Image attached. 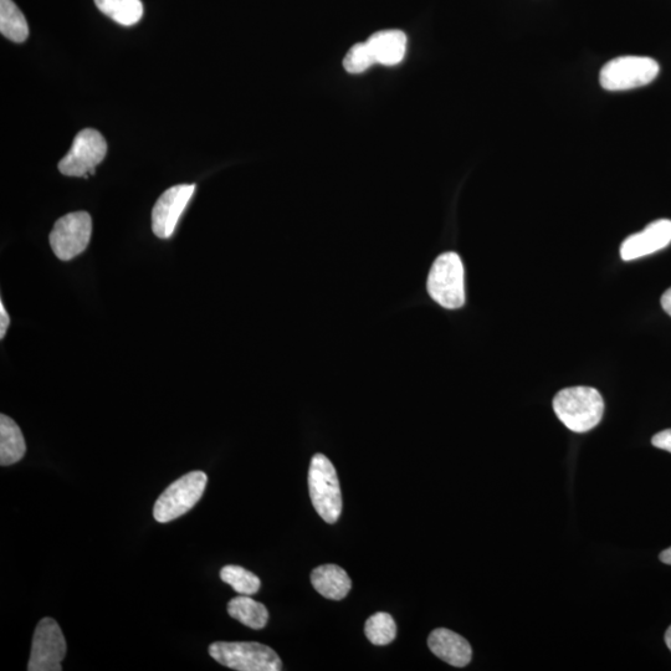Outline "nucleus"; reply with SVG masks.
<instances>
[{
	"mask_svg": "<svg viewBox=\"0 0 671 671\" xmlns=\"http://www.w3.org/2000/svg\"><path fill=\"white\" fill-rule=\"evenodd\" d=\"M553 411L572 432L586 433L601 422L604 401L596 388L570 387L553 398Z\"/></svg>",
	"mask_w": 671,
	"mask_h": 671,
	"instance_id": "1",
	"label": "nucleus"
},
{
	"mask_svg": "<svg viewBox=\"0 0 671 671\" xmlns=\"http://www.w3.org/2000/svg\"><path fill=\"white\" fill-rule=\"evenodd\" d=\"M428 293L444 309H460L465 304V271L457 253H445L434 261L428 276Z\"/></svg>",
	"mask_w": 671,
	"mask_h": 671,
	"instance_id": "2",
	"label": "nucleus"
},
{
	"mask_svg": "<svg viewBox=\"0 0 671 671\" xmlns=\"http://www.w3.org/2000/svg\"><path fill=\"white\" fill-rule=\"evenodd\" d=\"M312 505L327 524H335L342 512V494L335 466L325 455L316 454L309 469Z\"/></svg>",
	"mask_w": 671,
	"mask_h": 671,
	"instance_id": "3",
	"label": "nucleus"
},
{
	"mask_svg": "<svg viewBox=\"0 0 671 671\" xmlns=\"http://www.w3.org/2000/svg\"><path fill=\"white\" fill-rule=\"evenodd\" d=\"M209 654L219 664L239 671H279L283 663L268 645L255 642H218L210 645Z\"/></svg>",
	"mask_w": 671,
	"mask_h": 671,
	"instance_id": "4",
	"label": "nucleus"
},
{
	"mask_svg": "<svg viewBox=\"0 0 671 671\" xmlns=\"http://www.w3.org/2000/svg\"><path fill=\"white\" fill-rule=\"evenodd\" d=\"M208 483L203 471H191L169 485L153 507L157 522L167 524L187 514L201 500Z\"/></svg>",
	"mask_w": 671,
	"mask_h": 671,
	"instance_id": "5",
	"label": "nucleus"
},
{
	"mask_svg": "<svg viewBox=\"0 0 671 671\" xmlns=\"http://www.w3.org/2000/svg\"><path fill=\"white\" fill-rule=\"evenodd\" d=\"M659 70L657 61L647 56H621L603 66L599 83L608 91L637 89L652 83Z\"/></svg>",
	"mask_w": 671,
	"mask_h": 671,
	"instance_id": "6",
	"label": "nucleus"
},
{
	"mask_svg": "<svg viewBox=\"0 0 671 671\" xmlns=\"http://www.w3.org/2000/svg\"><path fill=\"white\" fill-rule=\"evenodd\" d=\"M107 153V143L104 136L94 128H86L76 135L63 160L59 162V171L68 177H89L95 173Z\"/></svg>",
	"mask_w": 671,
	"mask_h": 671,
	"instance_id": "7",
	"label": "nucleus"
},
{
	"mask_svg": "<svg viewBox=\"0 0 671 671\" xmlns=\"http://www.w3.org/2000/svg\"><path fill=\"white\" fill-rule=\"evenodd\" d=\"M92 220L89 213L75 212L61 217L50 233V245L55 256L69 261L84 253L90 243Z\"/></svg>",
	"mask_w": 671,
	"mask_h": 671,
	"instance_id": "8",
	"label": "nucleus"
},
{
	"mask_svg": "<svg viewBox=\"0 0 671 671\" xmlns=\"http://www.w3.org/2000/svg\"><path fill=\"white\" fill-rule=\"evenodd\" d=\"M66 655V640L58 622L44 618L35 629L29 671H60Z\"/></svg>",
	"mask_w": 671,
	"mask_h": 671,
	"instance_id": "9",
	"label": "nucleus"
},
{
	"mask_svg": "<svg viewBox=\"0 0 671 671\" xmlns=\"http://www.w3.org/2000/svg\"><path fill=\"white\" fill-rule=\"evenodd\" d=\"M196 192V184H178L162 194L152 210V230L156 237L168 239L177 228L189 202Z\"/></svg>",
	"mask_w": 671,
	"mask_h": 671,
	"instance_id": "10",
	"label": "nucleus"
},
{
	"mask_svg": "<svg viewBox=\"0 0 671 671\" xmlns=\"http://www.w3.org/2000/svg\"><path fill=\"white\" fill-rule=\"evenodd\" d=\"M671 243V220L660 219L649 224L643 232L630 235L621 247L624 261L643 258L667 248Z\"/></svg>",
	"mask_w": 671,
	"mask_h": 671,
	"instance_id": "11",
	"label": "nucleus"
},
{
	"mask_svg": "<svg viewBox=\"0 0 671 671\" xmlns=\"http://www.w3.org/2000/svg\"><path fill=\"white\" fill-rule=\"evenodd\" d=\"M428 645L434 655L453 667L464 668L473 657V650L468 640L449 629L433 630L429 635Z\"/></svg>",
	"mask_w": 671,
	"mask_h": 671,
	"instance_id": "12",
	"label": "nucleus"
},
{
	"mask_svg": "<svg viewBox=\"0 0 671 671\" xmlns=\"http://www.w3.org/2000/svg\"><path fill=\"white\" fill-rule=\"evenodd\" d=\"M407 35L401 30H382L367 40L376 64L394 66L401 63L407 53Z\"/></svg>",
	"mask_w": 671,
	"mask_h": 671,
	"instance_id": "13",
	"label": "nucleus"
},
{
	"mask_svg": "<svg viewBox=\"0 0 671 671\" xmlns=\"http://www.w3.org/2000/svg\"><path fill=\"white\" fill-rule=\"evenodd\" d=\"M311 583L316 591L327 599L341 601L351 591L352 582L340 566L324 565L311 573Z\"/></svg>",
	"mask_w": 671,
	"mask_h": 671,
	"instance_id": "14",
	"label": "nucleus"
},
{
	"mask_svg": "<svg viewBox=\"0 0 671 671\" xmlns=\"http://www.w3.org/2000/svg\"><path fill=\"white\" fill-rule=\"evenodd\" d=\"M27 452L24 435L12 418L0 416V465L9 466L20 462Z\"/></svg>",
	"mask_w": 671,
	"mask_h": 671,
	"instance_id": "15",
	"label": "nucleus"
},
{
	"mask_svg": "<svg viewBox=\"0 0 671 671\" xmlns=\"http://www.w3.org/2000/svg\"><path fill=\"white\" fill-rule=\"evenodd\" d=\"M228 613L230 617L252 629H263L269 621V612L264 604L242 594L228 603Z\"/></svg>",
	"mask_w": 671,
	"mask_h": 671,
	"instance_id": "16",
	"label": "nucleus"
},
{
	"mask_svg": "<svg viewBox=\"0 0 671 671\" xmlns=\"http://www.w3.org/2000/svg\"><path fill=\"white\" fill-rule=\"evenodd\" d=\"M0 33L18 44L29 37L27 19L13 0H0Z\"/></svg>",
	"mask_w": 671,
	"mask_h": 671,
	"instance_id": "17",
	"label": "nucleus"
},
{
	"mask_svg": "<svg viewBox=\"0 0 671 671\" xmlns=\"http://www.w3.org/2000/svg\"><path fill=\"white\" fill-rule=\"evenodd\" d=\"M97 8L114 22L131 27L143 17L141 0H95Z\"/></svg>",
	"mask_w": 671,
	"mask_h": 671,
	"instance_id": "18",
	"label": "nucleus"
},
{
	"mask_svg": "<svg viewBox=\"0 0 671 671\" xmlns=\"http://www.w3.org/2000/svg\"><path fill=\"white\" fill-rule=\"evenodd\" d=\"M220 578L242 596H253L259 592L261 586L258 576L240 566L223 567Z\"/></svg>",
	"mask_w": 671,
	"mask_h": 671,
	"instance_id": "19",
	"label": "nucleus"
},
{
	"mask_svg": "<svg viewBox=\"0 0 671 671\" xmlns=\"http://www.w3.org/2000/svg\"><path fill=\"white\" fill-rule=\"evenodd\" d=\"M366 637L372 644L388 645L396 639L397 626L391 614L379 612L368 618L365 626Z\"/></svg>",
	"mask_w": 671,
	"mask_h": 671,
	"instance_id": "20",
	"label": "nucleus"
},
{
	"mask_svg": "<svg viewBox=\"0 0 671 671\" xmlns=\"http://www.w3.org/2000/svg\"><path fill=\"white\" fill-rule=\"evenodd\" d=\"M376 64L370 46L366 43L353 45L343 60V68L350 74L365 73L372 65Z\"/></svg>",
	"mask_w": 671,
	"mask_h": 671,
	"instance_id": "21",
	"label": "nucleus"
},
{
	"mask_svg": "<svg viewBox=\"0 0 671 671\" xmlns=\"http://www.w3.org/2000/svg\"><path fill=\"white\" fill-rule=\"evenodd\" d=\"M652 444L655 448L667 450V452L671 453V429L655 434Z\"/></svg>",
	"mask_w": 671,
	"mask_h": 671,
	"instance_id": "22",
	"label": "nucleus"
},
{
	"mask_svg": "<svg viewBox=\"0 0 671 671\" xmlns=\"http://www.w3.org/2000/svg\"><path fill=\"white\" fill-rule=\"evenodd\" d=\"M10 325V319L7 310H5L3 302H0V338L5 337L7 334L8 327Z\"/></svg>",
	"mask_w": 671,
	"mask_h": 671,
	"instance_id": "23",
	"label": "nucleus"
},
{
	"mask_svg": "<svg viewBox=\"0 0 671 671\" xmlns=\"http://www.w3.org/2000/svg\"><path fill=\"white\" fill-rule=\"evenodd\" d=\"M662 306L665 312L669 316H671V288L667 291H665L664 295L662 296Z\"/></svg>",
	"mask_w": 671,
	"mask_h": 671,
	"instance_id": "24",
	"label": "nucleus"
},
{
	"mask_svg": "<svg viewBox=\"0 0 671 671\" xmlns=\"http://www.w3.org/2000/svg\"><path fill=\"white\" fill-rule=\"evenodd\" d=\"M660 561L665 563V565H670L671 566V547L668 548V550L663 551L660 553Z\"/></svg>",
	"mask_w": 671,
	"mask_h": 671,
	"instance_id": "25",
	"label": "nucleus"
},
{
	"mask_svg": "<svg viewBox=\"0 0 671 671\" xmlns=\"http://www.w3.org/2000/svg\"><path fill=\"white\" fill-rule=\"evenodd\" d=\"M665 643H667L668 648L671 650V626L667 630V633H665Z\"/></svg>",
	"mask_w": 671,
	"mask_h": 671,
	"instance_id": "26",
	"label": "nucleus"
}]
</instances>
